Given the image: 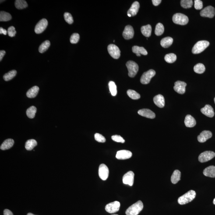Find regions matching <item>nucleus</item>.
I'll list each match as a JSON object with an SVG mask.
<instances>
[{
    "instance_id": "34",
    "label": "nucleus",
    "mask_w": 215,
    "mask_h": 215,
    "mask_svg": "<svg viewBox=\"0 0 215 215\" xmlns=\"http://www.w3.org/2000/svg\"><path fill=\"white\" fill-rule=\"evenodd\" d=\"M17 72L15 70L10 71L7 73H6L3 76L4 80L8 81L13 79L16 76Z\"/></svg>"
},
{
    "instance_id": "14",
    "label": "nucleus",
    "mask_w": 215,
    "mask_h": 215,
    "mask_svg": "<svg viewBox=\"0 0 215 215\" xmlns=\"http://www.w3.org/2000/svg\"><path fill=\"white\" fill-rule=\"evenodd\" d=\"M186 83L181 81H177L174 83V90L178 94H183L185 92V87Z\"/></svg>"
},
{
    "instance_id": "27",
    "label": "nucleus",
    "mask_w": 215,
    "mask_h": 215,
    "mask_svg": "<svg viewBox=\"0 0 215 215\" xmlns=\"http://www.w3.org/2000/svg\"><path fill=\"white\" fill-rule=\"evenodd\" d=\"M141 32L143 36L146 37H150L151 35L152 28L150 25L142 26L141 29Z\"/></svg>"
},
{
    "instance_id": "10",
    "label": "nucleus",
    "mask_w": 215,
    "mask_h": 215,
    "mask_svg": "<svg viewBox=\"0 0 215 215\" xmlns=\"http://www.w3.org/2000/svg\"><path fill=\"white\" fill-rule=\"evenodd\" d=\"M121 204L118 201H114L106 205L105 210L108 213H116L119 210Z\"/></svg>"
},
{
    "instance_id": "11",
    "label": "nucleus",
    "mask_w": 215,
    "mask_h": 215,
    "mask_svg": "<svg viewBox=\"0 0 215 215\" xmlns=\"http://www.w3.org/2000/svg\"><path fill=\"white\" fill-rule=\"evenodd\" d=\"M200 16L204 17L213 18L215 15V9L213 7L209 6L201 11Z\"/></svg>"
},
{
    "instance_id": "16",
    "label": "nucleus",
    "mask_w": 215,
    "mask_h": 215,
    "mask_svg": "<svg viewBox=\"0 0 215 215\" xmlns=\"http://www.w3.org/2000/svg\"><path fill=\"white\" fill-rule=\"evenodd\" d=\"M134 32L133 28L130 25H127L123 33V36L125 40H129L134 37Z\"/></svg>"
},
{
    "instance_id": "4",
    "label": "nucleus",
    "mask_w": 215,
    "mask_h": 215,
    "mask_svg": "<svg viewBox=\"0 0 215 215\" xmlns=\"http://www.w3.org/2000/svg\"><path fill=\"white\" fill-rule=\"evenodd\" d=\"M126 67L128 71L129 77H134L136 75L139 70V66L134 61H129L127 62Z\"/></svg>"
},
{
    "instance_id": "50",
    "label": "nucleus",
    "mask_w": 215,
    "mask_h": 215,
    "mask_svg": "<svg viewBox=\"0 0 215 215\" xmlns=\"http://www.w3.org/2000/svg\"><path fill=\"white\" fill-rule=\"evenodd\" d=\"M6 54L5 50H1L0 51V61H2L3 58Z\"/></svg>"
},
{
    "instance_id": "1",
    "label": "nucleus",
    "mask_w": 215,
    "mask_h": 215,
    "mask_svg": "<svg viewBox=\"0 0 215 215\" xmlns=\"http://www.w3.org/2000/svg\"><path fill=\"white\" fill-rule=\"evenodd\" d=\"M143 205L140 200L138 201L128 208L125 212L126 215H138L143 210Z\"/></svg>"
},
{
    "instance_id": "43",
    "label": "nucleus",
    "mask_w": 215,
    "mask_h": 215,
    "mask_svg": "<svg viewBox=\"0 0 215 215\" xmlns=\"http://www.w3.org/2000/svg\"><path fill=\"white\" fill-rule=\"evenodd\" d=\"M64 17L65 21L69 24H71L73 23V18L70 13H69V12H65L64 13Z\"/></svg>"
},
{
    "instance_id": "25",
    "label": "nucleus",
    "mask_w": 215,
    "mask_h": 215,
    "mask_svg": "<svg viewBox=\"0 0 215 215\" xmlns=\"http://www.w3.org/2000/svg\"><path fill=\"white\" fill-rule=\"evenodd\" d=\"M39 88L37 86H35L30 88L26 93V96L29 98H33L38 94Z\"/></svg>"
},
{
    "instance_id": "3",
    "label": "nucleus",
    "mask_w": 215,
    "mask_h": 215,
    "mask_svg": "<svg viewBox=\"0 0 215 215\" xmlns=\"http://www.w3.org/2000/svg\"><path fill=\"white\" fill-rule=\"evenodd\" d=\"M210 45L209 42L206 40L200 41L194 46L192 52L194 54H199L204 51Z\"/></svg>"
},
{
    "instance_id": "51",
    "label": "nucleus",
    "mask_w": 215,
    "mask_h": 215,
    "mask_svg": "<svg viewBox=\"0 0 215 215\" xmlns=\"http://www.w3.org/2000/svg\"><path fill=\"white\" fill-rule=\"evenodd\" d=\"M7 33V31L5 29H3L2 27L0 28V34H3L6 35Z\"/></svg>"
},
{
    "instance_id": "48",
    "label": "nucleus",
    "mask_w": 215,
    "mask_h": 215,
    "mask_svg": "<svg viewBox=\"0 0 215 215\" xmlns=\"http://www.w3.org/2000/svg\"><path fill=\"white\" fill-rule=\"evenodd\" d=\"M161 0H152V2L153 3V5L155 6H158L161 2Z\"/></svg>"
},
{
    "instance_id": "19",
    "label": "nucleus",
    "mask_w": 215,
    "mask_h": 215,
    "mask_svg": "<svg viewBox=\"0 0 215 215\" xmlns=\"http://www.w3.org/2000/svg\"><path fill=\"white\" fill-rule=\"evenodd\" d=\"M202 114L207 117L213 118L214 116V110L211 106L207 104L201 109Z\"/></svg>"
},
{
    "instance_id": "8",
    "label": "nucleus",
    "mask_w": 215,
    "mask_h": 215,
    "mask_svg": "<svg viewBox=\"0 0 215 215\" xmlns=\"http://www.w3.org/2000/svg\"><path fill=\"white\" fill-rule=\"evenodd\" d=\"M215 157L214 152L212 151H206L199 155V160L201 163H205L211 160Z\"/></svg>"
},
{
    "instance_id": "33",
    "label": "nucleus",
    "mask_w": 215,
    "mask_h": 215,
    "mask_svg": "<svg viewBox=\"0 0 215 215\" xmlns=\"http://www.w3.org/2000/svg\"><path fill=\"white\" fill-rule=\"evenodd\" d=\"M36 112H37V109L36 107L34 106H32L26 110V115L29 118L31 119L34 118Z\"/></svg>"
},
{
    "instance_id": "38",
    "label": "nucleus",
    "mask_w": 215,
    "mask_h": 215,
    "mask_svg": "<svg viewBox=\"0 0 215 215\" xmlns=\"http://www.w3.org/2000/svg\"><path fill=\"white\" fill-rule=\"evenodd\" d=\"M127 94L130 98L134 100H138L140 98V94L135 90H128L127 92Z\"/></svg>"
},
{
    "instance_id": "20",
    "label": "nucleus",
    "mask_w": 215,
    "mask_h": 215,
    "mask_svg": "<svg viewBox=\"0 0 215 215\" xmlns=\"http://www.w3.org/2000/svg\"><path fill=\"white\" fill-rule=\"evenodd\" d=\"M140 5L138 1H135L132 4V6L127 12L128 15H130L131 17L135 16L139 11Z\"/></svg>"
},
{
    "instance_id": "15",
    "label": "nucleus",
    "mask_w": 215,
    "mask_h": 215,
    "mask_svg": "<svg viewBox=\"0 0 215 215\" xmlns=\"http://www.w3.org/2000/svg\"><path fill=\"white\" fill-rule=\"evenodd\" d=\"M132 153L131 151L128 150H123L119 151L117 152L116 157L118 160H124L130 158L132 157Z\"/></svg>"
},
{
    "instance_id": "12",
    "label": "nucleus",
    "mask_w": 215,
    "mask_h": 215,
    "mask_svg": "<svg viewBox=\"0 0 215 215\" xmlns=\"http://www.w3.org/2000/svg\"><path fill=\"white\" fill-rule=\"evenodd\" d=\"M134 174L132 171H128L123 177V182L125 185L132 186L134 184Z\"/></svg>"
},
{
    "instance_id": "44",
    "label": "nucleus",
    "mask_w": 215,
    "mask_h": 215,
    "mask_svg": "<svg viewBox=\"0 0 215 215\" xmlns=\"http://www.w3.org/2000/svg\"><path fill=\"white\" fill-rule=\"evenodd\" d=\"M95 139L100 143H104L106 142L105 138L103 135L99 133H96L94 135Z\"/></svg>"
},
{
    "instance_id": "13",
    "label": "nucleus",
    "mask_w": 215,
    "mask_h": 215,
    "mask_svg": "<svg viewBox=\"0 0 215 215\" xmlns=\"http://www.w3.org/2000/svg\"><path fill=\"white\" fill-rule=\"evenodd\" d=\"M99 174L100 178L103 181H105L108 178L109 175V169L108 167L106 165H100L99 167Z\"/></svg>"
},
{
    "instance_id": "18",
    "label": "nucleus",
    "mask_w": 215,
    "mask_h": 215,
    "mask_svg": "<svg viewBox=\"0 0 215 215\" xmlns=\"http://www.w3.org/2000/svg\"><path fill=\"white\" fill-rule=\"evenodd\" d=\"M138 114L142 116L150 119H153L156 117L155 113L148 109H143L139 110L138 111Z\"/></svg>"
},
{
    "instance_id": "24",
    "label": "nucleus",
    "mask_w": 215,
    "mask_h": 215,
    "mask_svg": "<svg viewBox=\"0 0 215 215\" xmlns=\"http://www.w3.org/2000/svg\"><path fill=\"white\" fill-rule=\"evenodd\" d=\"M203 174L205 176L215 178V166H209L205 169L203 171Z\"/></svg>"
},
{
    "instance_id": "37",
    "label": "nucleus",
    "mask_w": 215,
    "mask_h": 215,
    "mask_svg": "<svg viewBox=\"0 0 215 215\" xmlns=\"http://www.w3.org/2000/svg\"><path fill=\"white\" fill-rule=\"evenodd\" d=\"M177 59V56L175 54H167L165 57V60L168 63H173L175 62Z\"/></svg>"
},
{
    "instance_id": "2",
    "label": "nucleus",
    "mask_w": 215,
    "mask_h": 215,
    "mask_svg": "<svg viewBox=\"0 0 215 215\" xmlns=\"http://www.w3.org/2000/svg\"><path fill=\"white\" fill-rule=\"evenodd\" d=\"M196 196V193L195 191L191 190L188 191L186 193L178 198V203L181 205L186 204L193 200Z\"/></svg>"
},
{
    "instance_id": "30",
    "label": "nucleus",
    "mask_w": 215,
    "mask_h": 215,
    "mask_svg": "<svg viewBox=\"0 0 215 215\" xmlns=\"http://www.w3.org/2000/svg\"><path fill=\"white\" fill-rule=\"evenodd\" d=\"M12 19L11 14L5 11H1L0 12V21L7 22L10 20Z\"/></svg>"
},
{
    "instance_id": "23",
    "label": "nucleus",
    "mask_w": 215,
    "mask_h": 215,
    "mask_svg": "<svg viewBox=\"0 0 215 215\" xmlns=\"http://www.w3.org/2000/svg\"><path fill=\"white\" fill-rule=\"evenodd\" d=\"M185 123L186 126L188 128H192L196 125V121L192 116L187 115L185 117Z\"/></svg>"
},
{
    "instance_id": "46",
    "label": "nucleus",
    "mask_w": 215,
    "mask_h": 215,
    "mask_svg": "<svg viewBox=\"0 0 215 215\" xmlns=\"http://www.w3.org/2000/svg\"><path fill=\"white\" fill-rule=\"evenodd\" d=\"M7 33L8 36L11 37H13L15 36L16 33V31L15 30V28L13 26H10L8 28Z\"/></svg>"
},
{
    "instance_id": "45",
    "label": "nucleus",
    "mask_w": 215,
    "mask_h": 215,
    "mask_svg": "<svg viewBox=\"0 0 215 215\" xmlns=\"http://www.w3.org/2000/svg\"><path fill=\"white\" fill-rule=\"evenodd\" d=\"M112 139L116 142L119 143H124L125 140L121 136L118 135H114L112 136Z\"/></svg>"
},
{
    "instance_id": "47",
    "label": "nucleus",
    "mask_w": 215,
    "mask_h": 215,
    "mask_svg": "<svg viewBox=\"0 0 215 215\" xmlns=\"http://www.w3.org/2000/svg\"><path fill=\"white\" fill-rule=\"evenodd\" d=\"M195 7L196 10H200L203 8V2L200 0H195Z\"/></svg>"
},
{
    "instance_id": "5",
    "label": "nucleus",
    "mask_w": 215,
    "mask_h": 215,
    "mask_svg": "<svg viewBox=\"0 0 215 215\" xmlns=\"http://www.w3.org/2000/svg\"><path fill=\"white\" fill-rule=\"evenodd\" d=\"M188 18L184 14L176 13L173 17V21L176 24L181 25H186L188 23Z\"/></svg>"
},
{
    "instance_id": "39",
    "label": "nucleus",
    "mask_w": 215,
    "mask_h": 215,
    "mask_svg": "<svg viewBox=\"0 0 215 215\" xmlns=\"http://www.w3.org/2000/svg\"><path fill=\"white\" fill-rule=\"evenodd\" d=\"M164 32V27L161 23H158L155 29V34L157 36L161 35Z\"/></svg>"
},
{
    "instance_id": "35",
    "label": "nucleus",
    "mask_w": 215,
    "mask_h": 215,
    "mask_svg": "<svg viewBox=\"0 0 215 215\" xmlns=\"http://www.w3.org/2000/svg\"><path fill=\"white\" fill-rule=\"evenodd\" d=\"M50 46V42L49 40L46 41L42 43L39 48V51L40 53H43L45 52L48 49Z\"/></svg>"
},
{
    "instance_id": "36",
    "label": "nucleus",
    "mask_w": 215,
    "mask_h": 215,
    "mask_svg": "<svg viewBox=\"0 0 215 215\" xmlns=\"http://www.w3.org/2000/svg\"><path fill=\"white\" fill-rule=\"evenodd\" d=\"M205 67L204 65L202 64H196L194 68V70L195 72L198 74H202L204 73L205 71Z\"/></svg>"
},
{
    "instance_id": "41",
    "label": "nucleus",
    "mask_w": 215,
    "mask_h": 215,
    "mask_svg": "<svg viewBox=\"0 0 215 215\" xmlns=\"http://www.w3.org/2000/svg\"><path fill=\"white\" fill-rule=\"evenodd\" d=\"M193 4V1L192 0H182L181 1V7L185 8H191Z\"/></svg>"
},
{
    "instance_id": "29",
    "label": "nucleus",
    "mask_w": 215,
    "mask_h": 215,
    "mask_svg": "<svg viewBox=\"0 0 215 215\" xmlns=\"http://www.w3.org/2000/svg\"><path fill=\"white\" fill-rule=\"evenodd\" d=\"M173 43V39L171 37H167L162 39L160 41V45L164 48L170 47Z\"/></svg>"
},
{
    "instance_id": "52",
    "label": "nucleus",
    "mask_w": 215,
    "mask_h": 215,
    "mask_svg": "<svg viewBox=\"0 0 215 215\" xmlns=\"http://www.w3.org/2000/svg\"><path fill=\"white\" fill-rule=\"evenodd\" d=\"M27 215H35L34 214H33V213H28Z\"/></svg>"
},
{
    "instance_id": "26",
    "label": "nucleus",
    "mask_w": 215,
    "mask_h": 215,
    "mask_svg": "<svg viewBox=\"0 0 215 215\" xmlns=\"http://www.w3.org/2000/svg\"><path fill=\"white\" fill-rule=\"evenodd\" d=\"M14 144V141L13 139H8L5 140L2 145H1L0 148L1 150H5L7 149H10L13 146Z\"/></svg>"
},
{
    "instance_id": "22",
    "label": "nucleus",
    "mask_w": 215,
    "mask_h": 215,
    "mask_svg": "<svg viewBox=\"0 0 215 215\" xmlns=\"http://www.w3.org/2000/svg\"><path fill=\"white\" fill-rule=\"evenodd\" d=\"M132 50L133 52L136 54L137 56H140L141 54L144 55H147V51L143 47L134 46L132 47Z\"/></svg>"
},
{
    "instance_id": "6",
    "label": "nucleus",
    "mask_w": 215,
    "mask_h": 215,
    "mask_svg": "<svg viewBox=\"0 0 215 215\" xmlns=\"http://www.w3.org/2000/svg\"><path fill=\"white\" fill-rule=\"evenodd\" d=\"M156 72L153 69H150L144 72L140 79L141 83L144 85L150 83L152 78L156 75Z\"/></svg>"
},
{
    "instance_id": "54",
    "label": "nucleus",
    "mask_w": 215,
    "mask_h": 215,
    "mask_svg": "<svg viewBox=\"0 0 215 215\" xmlns=\"http://www.w3.org/2000/svg\"><path fill=\"white\" fill-rule=\"evenodd\" d=\"M118 215V214H112V215Z\"/></svg>"
},
{
    "instance_id": "53",
    "label": "nucleus",
    "mask_w": 215,
    "mask_h": 215,
    "mask_svg": "<svg viewBox=\"0 0 215 215\" xmlns=\"http://www.w3.org/2000/svg\"><path fill=\"white\" fill-rule=\"evenodd\" d=\"M213 204H214V205H215V199H214V200H213Z\"/></svg>"
},
{
    "instance_id": "49",
    "label": "nucleus",
    "mask_w": 215,
    "mask_h": 215,
    "mask_svg": "<svg viewBox=\"0 0 215 215\" xmlns=\"http://www.w3.org/2000/svg\"><path fill=\"white\" fill-rule=\"evenodd\" d=\"M4 215H13V214L11 211L8 209H5L4 211Z\"/></svg>"
},
{
    "instance_id": "9",
    "label": "nucleus",
    "mask_w": 215,
    "mask_h": 215,
    "mask_svg": "<svg viewBox=\"0 0 215 215\" xmlns=\"http://www.w3.org/2000/svg\"><path fill=\"white\" fill-rule=\"evenodd\" d=\"M48 25V22L46 19H43L41 20L36 25L35 28V32L37 34H40L44 31Z\"/></svg>"
},
{
    "instance_id": "42",
    "label": "nucleus",
    "mask_w": 215,
    "mask_h": 215,
    "mask_svg": "<svg viewBox=\"0 0 215 215\" xmlns=\"http://www.w3.org/2000/svg\"><path fill=\"white\" fill-rule=\"evenodd\" d=\"M79 39H80L79 35L77 33H74L71 36L70 41L72 44H77L79 41Z\"/></svg>"
},
{
    "instance_id": "17",
    "label": "nucleus",
    "mask_w": 215,
    "mask_h": 215,
    "mask_svg": "<svg viewBox=\"0 0 215 215\" xmlns=\"http://www.w3.org/2000/svg\"><path fill=\"white\" fill-rule=\"evenodd\" d=\"M212 132L210 131L204 130L200 134L199 136H198V140L200 143H204L206 141L208 140L212 137Z\"/></svg>"
},
{
    "instance_id": "31",
    "label": "nucleus",
    "mask_w": 215,
    "mask_h": 215,
    "mask_svg": "<svg viewBox=\"0 0 215 215\" xmlns=\"http://www.w3.org/2000/svg\"><path fill=\"white\" fill-rule=\"evenodd\" d=\"M37 145V142L35 139L28 140L25 144V148L28 151L32 150Z\"/></svg>"
},
{
    "instance_id": "40",
    "label": "nucleus",
    "mask_w": 215,
    "mask_h": 215,
    "mask_svg": "<svg viewBox=\"0 0 215 215\" xmlns=\"http://www.w3.org/2000/svg\"><path fill=\"white\" fill-rule=\"evenodd\" d=\"M109 88L112 95L115 96L117 94V87L114 82L111 81L108 83Z\"/></svg>"
},
{
    "instance_id": "55",
    "label": "nucleus",
    "mask_w": 215,
    "mask_h": 215,
    "mask_svg": "<svg viewBox=\"0 0 215 215\" xmlns=\"http://www.w3.org/2000/svg\"><path fill=\"white\" fill-rule=\"evenodd\" d=\"M214 103H215V98L214 99Z\"/></svg>"
},
{
    "instance_id": "21",
    "label": "nucleus",
    "mask_w": 215,
    "mask_h": 215,
    "mask_svg": "<svg viewBox=\"0 0 215 215\" xmlns=\"http://www.w3.org/2000/svg\"><path fill=\"white\" fill-rule=\"evenodd\" d=\"M153 101L158 107L162 108L165 105V101L164 97L161 94H158L155 96L153 98Z\"/></svg>"
},
{
    "instance_id": "32",
    "label": "nucleus",
    "mask_w": 215,
    "mask_h": 215,
    "mask_svg": "<svg viewBox=\"0 0 215 215\" xmlns=\"http://www.w3.org/2000/svg\"><path fill=\"white\" fill-rule=\"evenodd\" d=\"M15 6L18 9H23L27 7L28 5L27 2L24 0H16Z\"/></svg>"
},
{
    "instance_id": "28",
    "label": "nucleus",
    "mask_w": 215,
    "mask_h": 215,
    "mask_svg": "<svg viewBox=\"0 0 215 215\" xmlns=\"http://www.w3.org/2000/svg\"><path fill=\"white\" fill-rule=\"evenodd\" d=\"M181 172L178 170H175L171 176V182L173 184H177L181 180Z\"/></svg>"
},
{
    "instance_id": "7",
    "label": "nucleus",
    "mask_w": 215,
    "mask_h": 215,
    "mask_svg": "<svg viewBox=\"0 0 215 215\" xmlns=\"http://www.w3.org/2000/svg\"><path fill=\"white\" fill-rule=\"evenodd\" d=\"M108 51L110 56L115 59H118L121 56V51L119 47L115 45H109L108 47Z\"/></svg>"
}]
</instances>
